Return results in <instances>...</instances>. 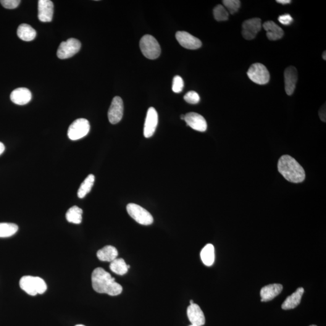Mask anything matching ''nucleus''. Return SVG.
Masks as SVG:
<instances>
[{
  "instance_id": "f257e3e1",
  "label": "nucleus",
  "mask_w": 326,
  "mask_h": 326,
  "mask_svg": "<svg viewBox=\"0 0 326 326\" xmlns=\"http://www.w3.org/2000/svg\"><path fill=\"white\" fill-rule=\"evenodd\" d=\"M92 286L94 291L100 294H107L110 296H117L122 293L123 288L115 282L109 272L103 268H97L91 275Z\"/></svg>"
},
{
  "instance_id": "f03ea898",
  "label": "nucleus",
  "mask_w": 326,
  "mask_h": 326,
  "mask_svg": "<svg viewBox=\"0 0 326 326\" xmlns=\"http://www.w3.org/2000/svg\"><path fill=\"white\" fill-rule=\"evenodd\" d=\"M278 170L280 174L291 183H302L306 177L303 167L296 160L288 155L280 158L278 162Z\"/></svg>"
},
{
  "instance_id": "7ed1b4c3",
  "label": "nucleus",
  "mask_w": 326,
  "mask_h": 326,
  "mask_svg": "<svg viewBox=\"0 0 326 326\" xmlns=\"http://www.w3.org/2000/svg\"><path fill=\"white\" fill-rule=\"evenodd\" d=\"M20 286L22 290L31 296L43 294L47 289V284L43 278L30 275L24 276L21 278Z\"/></svg>"
},
{
  "instance_id": "20e7f679",
  "label": "nucleus",
  "mask_w": 326,
  "mask_h": 326,
  "mask_svg": "<svg viewBox=\"0 0 326 326\" xmlns=\"http://www.w3.org/2000/svg\"><path fill=\"white\" fill-rule=\"evenodd\" d=\"M140 47L142 54L149 59H156L161 54V47L159 42L152 35L143 36L140 42Z\"/></svg>"
},
{
  "instance_id": "39448f33",
  "label": "nucleus",
  "mask_w": 326,
  "mask_h": 326,
  "mask_svg": "<svg viewBox=\"0 0 326 326\" xmlns=\"http://www.w3.org/2000/svg\"><path fill=\"white\" fill-rule=\"evenodd\" d=\"M126 210L130 217L141 225H149L154 222V218L148 211L139 205L128 204Z\"/></svg>"
},
{
  "instance_id": "423d86ee",
  "label": "nucleus",
  "mask_w": 326,
  "mask_h": 326,
  "mask_svg": "<svg viewBox=\"0 0 326 326\" xmlns=\"http://www.w3.org/2000/svg\"><path fill=\"white\" fill-rule=\"evenodd\" d=\"M249 80L259 85H266L270 80L267 68L260 63L251 65L247 72Z\"/></svg>"
},
{
  "instance_id": "0eeeda50",
  "label": "nucleus",
  "mask_w": 326,
  "mask_h": 326,
  "mask_svg": "<svg viewBox=\"0 0 326 326\" xmlns=\"http://www.w3.org/2000/svg\"><path fill=\"white\" fill-rule=\"evenodd\" d=\"M90 130V125L85 119H78L73 122L68 130V136L70 140H80L85 136Z\"/></svg>"
},
{
  "instance_id": "6e6552de",
  "label": "nucleus",
  "mask_w": 326,
  "mask_h": 326,
  "mask_svg": "<svg viewBox=\"0 0 326 326\" xmlns=\"http://www.w3.org/2000/svg\"><path fill=\"white\" fill-rule=\"evenodd\" d=\"M81 42L75 38H70L60 43L57 56L60 59H65L74 56L80 51Z\"/></svg>"
},
{
  "instance_id": "1a4fd4ad",
  "label": "nucleus",
  "mask_w": 326,
  "mask_h": 326,
  "mask_svg": "<svg viewBox=\"0 0 326 326\" xmlns=\"http://www.w3.org/2000/svg\"><path fill=\"white\" fill-rule=\"evenodd\" d=\"M242 34L246 40H252L256 37L262 28V21L259 18H253L244 21L243 24Z\"/></svg>"
},
{
  "instance_id": "9d476101",
  "label": "nucleus",
  "mask_w": 326,
  "mask_h": 326,
  "mask_svg": "<svg viewBox=\"0 0 326 326\" xmlns=\"http://www.w3.org/2000/svg\"><path fill=\"white\" fill-rule=\"evenodd\" d=\"M123 111H124V106L122 98L119 96L115 97L112 99L108 113L109 122L113 125L120 122L123 117Z\"/></svg>"
},
{
  "instance_id": "9b49d317",
  "label": "nucleus",
  "mask_w": 326,
  "mask_h": 326,
  "mask_svg": "<svg viewBox=\"0 0 326 326\" xmlns=\"http://www.w3.org/2000/svg\"><path fill=\"white\" fill-rule=\"evenodd\" d=\"M176 38L184 48L189 50H196L200 48L202 43L200 39L194 37L191 34L185 31H178L176 33Z\"/></svg>"
},
{
  "instance_id": "f8f14e48",
  "label": "nucleus",
  "mask_w": 326,
  "mask_h": 326,
  "mask_svg": "<svg viewBox=\"0 0 326 326\" xmlns=\"http://www.w3.org/2000/svg\"><path fill=\"white\" fill-rule=\"evenodd\" d=\"M159 122V115L156 109L153 107L149 108L144 126V136L146 138L151 137L154 135Z\"/></svg>"
},
{
  "instance_id": "ddd939ff",
  "label": "nucleus",
  "mask_w": 326,
  "mask_h": 326,
  "mask_svg": "<svg viewBox=\"0 0 326 326\" xmlns=\"http://www.w3.org/2000/svg\"><path fill=\"white\" fill-rule=\"evenodd\" d=\"M185 120L187 125L190 126L194 130L199 132H205L207 130V123L206 119L198 113H188L185 115Z\"/></svg>"
},
{
  "instance_id": "4468645a",
  "label": "nucleus",
  "mask_w": 326,
  "mask_h": 326,
  "mask_svg": "<svg viewBox=\"0 0 326 326\" xmlns=\"http://www.w3.org/2000/svg\"><path fill=\"white\" fill-rule=\"evenodd\" d=\"M284 78H285L286 93L288 96H291L295 91L297 82L298 80V73L296 68L293 66L286 68L284 72Z\"/></svg>"
},
{
  "instance_id": "2eb2a0df",
  "label": "nucleus",
  "mask_w": 326,
  "mask_h": 326,
  "mask_svg": "<svg viewBox=\"0 0 326 326\" xmlns=\"http://www.w3.org/2000/svg\"><path fill=\"white\" fill-rule=\"evenodd\" d=\"M54 3L50 0L38 1V18L41 22H51L54 15Z\"/></svg>"
},
{
  "instance_id": "dca6fc26",
  "label": "nucleus",
  "mask_w": 326,
  "mask_h": 326,
  "mask_svg": "<svg viewBox=\"0 0 326 326\" xmlns=\"http://www.w3.org/2000/svg\"><path fill=\"white\" fill-rule=\"evenodd\" d=\"M187 314L191 325L194 326H202L205 325L206 319L203 312L198 304L193 303L188 307Z\"/></svg>"
},
{
  "instance_id": "f3484780",
  "label": "nucleus",
  "mask_w": 326,
  "mask_h": 326,
  "mask_svg": "<svg viewBox=\"0 0 326 326\" xmlns=\"http://www.w3.org/2000/svg\"><path fill=\"white\" fill-rule=\"evenodd\" d=\"M283 290V286L281 284H271L264 286L260 291L261 301L267 302L274 299L279 295Z\"/></svg>"
},
{
  "instance_id": "a211bd4d",
  "label": "nucleus",
  "mask_w": 326,
  "mask_h": 326,
  "mask_svg": "<svg viewBox=\"0 0 326 326\" xmlns=\"http://www.w3.org/2000/svg\"><path fill=\"white\" fill-rule=\"evenodd\" d=\"M31 97L32 96L29 89L26 88H18L12 92L10 94V100L15 104L25 105L29 103Z\"/></svg>"
},
{
  "instance_id": "6ab92c4d",
  "label": "nucleus",
  "mask_w": 326,
  "mask_h": 326,
  "mask_svg": "<svg viewBox=\"0 0 326 326\" xmlns=\"http://www.w3.org/2000/svg\"><path fill=\"white\" fill-rule=\"evenodd\" d=\"M263 27L267 31V36L270 41H277L283 38L284 31L277 24L272 21H268L263 25Z\"/></svg>"
},
{
  "instance_id": "aec40b11",
  "label": "nucleus",
  "mask_w": 326,
  "mask_h": 326,
  "mask_svg": "<svg viewBox=\"0 0 326 326\" xmlns=\"http://www.w3.org/2000/svg\"><path fill=\"white\" fill-rule=\"evenodd\" d=\"M304 292L303 288H299L297 289L295 293L286 298L282 305L283 310H289L296 308L300 303L302 297Z\"/></svg>"
},
{
  "instance_id": "412c9836",
  "label": "nucleus",
  "mask_w": 326,
  "mask_h": 326,
  "mask_svg": "<svg viewBox=\"0 0 326 326\" xmlns=\"http://www.w3.org/2000/svg\"><path fill=\"white\" fill-rule=\"evenodd\" d=\"M117 256V249L111 245L105 246L97 252V258L103 262H111Z\"/></svg>"
},
{
  "instance_id": "4be33fe9",
  "label": "nucleus",
  "mask_w": 326,
  "mask_h": 326,
  "mask_svg": "<svg viewBox=\"0 0 326 326\" xmlns=\"http://www.w3.org/2000/svg\"><path fill=\"white\" fill-rule=\"evenodd\" d=\"M17 35L25 41H31L36 38V31L27 24H22L18 28Z\"/></svg>"
},
{
  "instance_id": "5701e85b",
  "label": "nucleus",
  "mask_w": 326,
  "mask_h": 326,
  "mask_svg": "<svg viewBox=\"0 0 326 326\" xmlns=\"http://www.w3.org/2000/svg\"><path fill=\"white\" fill-rule=\"evenodd\" d=\"M202 262L207 267L212 266L215 262V248L212 244H207L201 252Z\"/></svg>"
},
{
  "instance_id": "b1692460",
  "label": "nucleus",
  "mask_w": 326,
  "mask_h": 326,
  "mask_svg": "<svg viewBox=\"0 0 326 326\" xmlns=\"http://www.w3.org/2000/svg\"><path fill=\"white\" fill-rule=\"evenodd\" d=\"M95 177L93 174H90L85 178V180L81 184L80 188L78 191V196L80 198H85L86 194L90 192L92 188L94 185Z\"/></svg>"
},
{
  "instance_id": "393cba45",
  "label": "nucleus",
  "mask_w": 326,
  "mask_h": 326,
  "mask_svg": "<svg viewBox=\"0 0 326 326\" xmlns=\"http://www.w3.org/2000/svg\"><path fill=\"white\" fill-rule=\"evenodd\" d=\"M83 211L78 206H73L68 209L66 214V219L68 222L80 224L82 220Z\"/></svg>"
},
{
  "instance_id": "a878e982",
  "label": "nucleus",
  "mask_w": 326,
  "mask_h": 326,
  "mask_svg": "<svg viewBox=\"0 0 326 326\" xmlns=\"http://www.w3.org/2000/svg\"><path fill=\"white\" fill-rule=\"evenodd\" d=\"M109 265L110 270L115 274L123 275L128 272V265L123 259H115L112 261Z\"/></svg>"
},
{
  "instance_id": "bb28decb",
  "label": "nucleus",
  "mask_w": 326,
  "mask_h": 326,
  "mask_svg": "<svg viewBox=\"0 0 326 326\" xmlns=\"http://www.w3.org/2000/svg\"><path fill=\"white\" fill-rule=\"evenodd\" d=\"M18 230L17 225L13 223H0V238H9L14 236Z\"/></svg>"
},
{
  "instance_id": "cd10ccee",
  "label": "nucleus",
  "mask_w": 326,
  "mask_h": 326,
  "mask_svg": "<svg viewBox=\"0 0 326 326\" xmlns=\"http://www.w3.org/2000/svg\"><path fill=\"white\" fill-rule=\"evenodd\" d=\"M215 20L217 22H225L228 19V12L222 5L218 4L214 9Z\"/></svg>"
},
{
  "instance_id": "c85d7f7f",
  "label": "nucleus",
  "mask_w": 326,
  "mask_h": 326,
  "mask_svg": "<svg viewBox=\"0 0 326 326\" xmlns=\"http://www.w3.org/2000/svg\"><path fill=\"white\" fill-rule=\"evenodd\" d=\"M222 2L231 14H236L241 7V1L239 0H223Z\"/></svg>"
},
{
  "instance_id": "c756f323",
  "label": "nucleus",
  "mask_w": 326,
  "mask_h": 326,
  "mask_svg": "<svg viewBox=\"0 0 326 326\" xmlns=\"http://www.w3.org/2000/svg\"><path fill=\"white\" fill-rule=\"evenodd\" d=\"M184 99L186 102L190 104H197L200 101V97L196 92L190 91L185 94L184 96Z\"/></svg>"
},
{
  "instance_id": "7c9ffc66",
  "label": "nucleus",
  "mask_w": 326,
  "mask_h": 326,
  "mask_svg": "<svg viewBox=\"0 0 326 326\" xmlns=\"http://www.w3.org/2000/svg\"><path fill=\"white\" fill-rule=\"evenodd\" d=\"M184 88V81L180 76H175L173 78L172 83V91L175 93H180Z\"/></svg>"
},
{
  "instance_id": "2f4dec72",
  "label": "nucleus",
  "mask_w": 326,
  "mask_h": 326,
  "mask_svg": "<svg viewBox=\"0 0 326 326\" xmlns=\"http://www.w3.org/2000/svg\"><path fill=\"white\" fill-rule=\"evenodd\" d=\"M0 2L6 9H13L19 6L21 1L20 0H1Z\"/></svg>"
},
{
  "instance_id": "473e14b6",
  "label": "nucleus",
  "mask_w": 326,
  "mask_h": 326,
  "mask_svg": "<svg viewBox=\"0 0 326 326\" xmlns=\"http://www.w3.org/2000/svg\"><path fill=\"white\" fill-rule=\"evenodd\" d=\"M278 22L283 25L289 26L293 22V18L288 14L280 15L278 18Z\"/></svg>"
},
{
  "instance_id": "72a5a7b5",
  "label": "nucleus",
  "mask_w": 326,
  "mask_h": 326,
  "mask_svg": "<svg viewBox=\"0 0 326 326\" xmlns=\"http://www.w3.org/2000/svg\"><path fill=\"white\" fill-rule=\"evenodd\" d=\"M319 116L323 122H326V104L323 105L319 111Z\"/></svg>"
},
{
  "instance_id": "f704fd0d",
  "label": "nucleus",
  "mask_w": 326,
  "mask_h": 326,
  "mask_svg": "<svg viewBox=\"0 0 326 326\" xmlns=\"http://www.w3.org/2000/svg\"><path fill=\"white\" fill-rule=\"evenodd\" d=\"M276 2H278V3L282 4H290L291 1V0H277Z\"/></svg>"
},
{
  "instance_id": "c9c22d12",
  "label": "nucleus",
  "mask_w": 326,
  "mask_h": 326,
  "mask_svg": "<svg viewBox=\"0 0 326 326\" xmlns=\"http://www.w3.org/2000/svg\"><path fill=\"white\" fill-rule=\"evenodd\" d=\"M5 150L4 144L0 142V156L3 153Z\"/></svg>"
},
{
  "instance_id": "e433bc0d",
  "label": "nucleus",
  "mask_w": 326,
  "mask_h": 326,
  "mask_svg": "<svg viewBox=\"0 0 326 326\" xmlns=\"http://www.w3.org/2000/svg\"><path fill=\"white\" fill-rule=\"evenodd\" d=\"M326 52L325 51L324 52H323V59L326 60Z\"/></svg>"
},
{
  "instance_id": "4c0bfd02",
  "label": "nucleus",
  "mask_w": 326,
  "mask_h": 326,
  "mask_svg": "<svg viewBox=\"0 0 326 326\" xmlns=\"http://www.w3.org/2000/svg\"><path fill=\"white\" fill-rule=\"evenodd\" d=\"M185 115H181V120H185Z\"/></svg>"
},
{
  "instance_id": "58836bf2",
  "label": "nucleus",
  "mask_w": 326,
  "mask_h": 326,
  "mask_svg": "<svg viewBox=\"0 0 326 326\" xmlns=\"http://www.w3.org/2000/svg\"><path fill=\"white\" fill-rule=\"evenodd\" d=\"M190 304H192L194 303V301L193 300H190Z\"/></svg>"
},
{
  "instance_id": "ea45409f",
  "label": "nucleus",
  "mask_w": 326,
  "mask_h": 326,
  "mask_svg": "<svg viewBox=\"0 0 326 326\" xmlns=\"http://www.w3.org/2000/svg\"><path fill=\"white\" fill-rule=\"evenodd\" d=\"M76 326H84V325H76Z\"/></svg>"
},
{
  "instance_id": "a19ab883",
  "label": "nucleus",
  "mask_w": 326,
  "mask_h": 326,
  "mask_svg": "<svg viewBox=\"0 0 326 326\" xmlns=\"http://www.w3.org/2000/svg\"><path fill=\"white\" fill-rule=\"evenodd\" d=\"M316 326V325H311V326Z\"/></svg>"
},
{
  "instance_id": "79ce46f5",
  "label": "nucleus",
  "mask_w": 326,
  "mask_h": 326,
  "mask_svg": "<svg viewBox=\"0 0 326 326\" xmlns=\"http://www.w3.org/2000/svg\"><path fill=\"white\" fill-rule=\"evenodd\" d=\"M193 326V325H190V326Z\"/></svg>"
}]
</instances>
